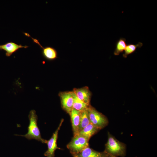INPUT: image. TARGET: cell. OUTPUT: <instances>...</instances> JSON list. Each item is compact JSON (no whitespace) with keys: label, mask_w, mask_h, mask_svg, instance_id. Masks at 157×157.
<instances>
[{"label":"cell","mask_w":157,"mask_h":157,"mask_svg":"<svg viewBox=\"0 0 157 157\" xmlns=\"http://www.w3.org/2000/svg\"><path fill=\"white\" fill-rule=\"evenodd\" d=\"M108 135V140L104 151L110 157L125 156L126 154V144L118 140L109 133Z\"/></svg>","instance_id":"obj_1"},{"label":"cell","mask_w":157,"mask_h":157,"mask_svg":"<svg viewBox=\"0 0 157 157\" xmlns=\"http://www.w3.org/2000/svg\"><path fill=\"white\" fill-rule=\"evenodd\" d=\"M29 124L28 132L24 135H16L24 137L28 140L34 139L43 143H46L47 140L42 138L38 126V116L34 110H31L28 115Z\"/></svg>","instance_id":"obj_2"},{"label":"cell","mask_w":157,"mask_h":157,"mask_svg":"<svg viewBox=\"0 0 157 157\" xmlns=\"http://www.w3.org/2000/svg\"><path fill=\"white\" fill-rule=\"evenodd\" d=\"M88 111L90 123L100 130L108 124V121L106 117L91 105Z\"/></svg>","instance_id":"obj_3"},{"label":"cell","mask_w":157,"mask_h":157,"mask_svg":"<svg viewBox=\"0 0 157 157\" xmlns=\"http://www.w3.org/2000/svg\"><path fill=\"white\" fill-rule=\"evenodd\" d=\"M89 140L79 134L74 135L71 141L67 145L72 155L78 153L89 147Z\"/></svg>","instance_id":"obj_4"},{"label":"cell","mask_w":157,"mask_h":157,"mask_svg":"<svg viewBox=\"0 0 157 157\" xmlns=\"http://www.w3.org/2000/svg\"><path fill=\"white\" fill-rule=\"evenodd\" d=\"M63 121V119L61 120L58 127L53 133L51 138L49 140H47L46 144H47V149L44 154V156L47 157H54L56 150L61 149L58 147L57 142L58 132Z\"/></svg>","instance_id":"obj_5"},{"label":"cell","mask_w":157,"mask_h":157,"mask_svg":"<svg viewBox=\"0 0 157 157\" xmlns=\"http://www.w3.org/2000/svg\"><path fill=\"white\" fill-rule=\"evenodd\" d=\"M59 95L63 108L69 114L73 109L74 98L73 91L60 92Z\"/></svg>","instance_id":"obj_6"},{"label":"cell","mask_w":157,"mask_h":157,"mask_svg":"<svg viewBox=\"0 0 157 157\" xmlns=\"http://www.w3.org/2000/svg\"><path fill=\"white\" fill-rule=\"evenodd\" d=\"M24 33L26 36L30 37L34 43L39 45L42 49V54L45 59L51 61L55 60L58 58L57 52L55 48L49 46L44 47L40 44L37 39L31 37L28 33Z\"/></svg>","instance_id":"obj_7"},{"label":"cell","mask_w":157,"mask_h":157,"mask_svg":"<svg viewBox=\"0 0 157 157\" xmlns=\"http://www.w3.org/2000/svg\"><path fill=\"white\" fill-rule=\"evenodd\" d=\"M73 92L79 99L87 104L90 105L91 94L88 87L85 86L79 88H74Z\"/></svg>","instance_id":"obj_8"},{"label":"cell","mask_w":157,"mask_h":157,"mask_svg":"<svg viewBox=\"0 0 157 157\" xmlns=\"http://www.w3.org/2000/svg\"><path fill=\"white\" fill-rule=\"evenodd\" d=\"M74 157H106L109 156L104 151L99 152L88 147L81 152L72 155Z\"/></svg>","instance_id":"obj_9"},{"label":"cell","mask_w":157,"mask_h":157,"mask_svg":"<svg viewBox=\"0 0 157 157\" xmlns=\"http://www.w3.org/2000/svg\"><path fill=\"white\" fill-rule=\"evenodd\" d=\"M28 46H22L21 44L18 45L12 42L0 45V50H3L6 52V55L7 56H10L13 53L17 51L19 49L22 48H27Z\"/></svg>","instance_id":"obj_10"},{"label":"cell","mask_w":157,"mask_h":157,"mask_svg":"<svg viewBox=\"0 0 157 157\" xmlns=\"http://www.w3.org/2000/svg\"><path fill=\"white\" fill-rule=\"evenodd\" d=\"M81 112L73 109L69 114L71 117L74 136L78 134Z\"/></svg>","instance_id":"obj_11"},{"label":"cell","mask_w":157,"mask_h":157,"mask_svg":"<svg viewBox=\"0 0 157 157\" xmlns=\"http://www.w3.org/2000/svg\"><path fill=\"white\" fill-rule=\"evenodd\" d=\"M100 130L90 123L80 131L78 134L89 140L90 138Z\"/></svg>","instance_id":"obj_12"},{"label":"cell","mask_w":157,"mask_h":157,"mask_svg":"<svg viewBox=\"0 0 157 157\" xmlns=\"http://www.w3.org/2000/svg\"><path fill=\"white\" fill-rule=\"evenodd\" d=\"M73 95L74 98L73 109L80 112L88 109L90 105H88L79 99L73 92Z\"/></svg>","instance_id":"obj_13"},{"label":"cell","mask_w":157,"mask_h":157,"mask_svg":"<svg viewBox=\"0 0 157 157\" xmlns=\"http://www.w3.org/2000/svg\"><path fill=\"white\" fill-rule=\"evenodd\" d=\"M90 123L88 109L81 112L79 132Z\"/></svg>","instance_id":"obj_14"},{"label":"cell","mask_w":157,"mask_h":157,"mask_svg":"<svg viewBox=\"0 0 157 157\" xmlns=\"http://www.w3.org/2000/svg\"><path fill=\"white\" fill-rule=\"evenodd\" d=\"M127 45L126 39L123 38H120L116 43L115 48L114 52V55L118 56L122 53L124 51Z\"/></svg>","instance_id":"obj_15"},{"label":"cell","mask_w":157,"mask_h":157,"mask_svg":"<svg viewBox=\"0 0 157 157\" xmlns=\"http://www.w3.org/2000/svg\"><path fill=\"white\" fill-rule=\"evenodd\" d=\"M143 45V43L141 42H139L136 44H129L127 45L124 53L123 54V57L126 58L128 56L134 52L138 48H141Z\"/></svg>","instance_id":"obj_16"},{"label":"cell","mask_w":157,"mask_h":157,"mask_svg":"<svg viewBox=\"0 0 157 157\" xmlns=\"http://www.w3.org/2000/svg\"><path fill=\"white\" fill-rule=\"evenodd\" d=\"M110 157V156H107V157Z\"/></svg>","instance_id":"obj_17"}]
</instances>
